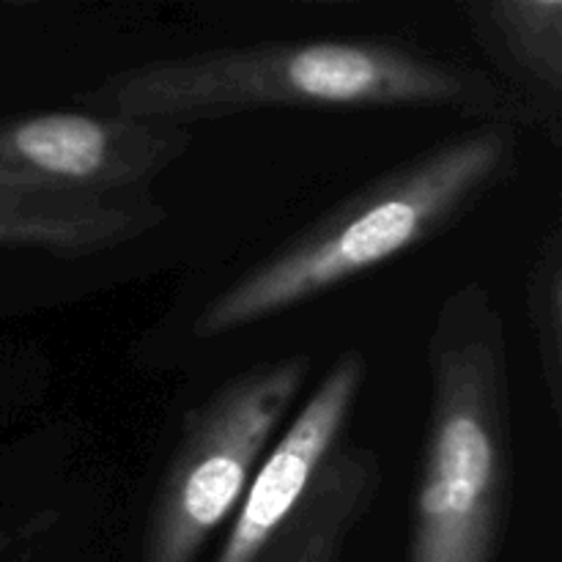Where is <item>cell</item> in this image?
<instances>
[{"label":"cell","mask_w":562,"mask_h":562,"mask_svg":"<svg viewBox=\"0 0 562 562\" xmlns=\"http://www.w3.org/2000/svg\"><path fill=\"white\" fill-rule=\"evenodd\" d=\"M527 322L549 412L562 415V231L552 225L527 272Z\"/></svg>","instance_id":"cell-9"},{"label":"cell","mask_w":562,"mask_h":562,"mask_svg":"<svg viewBox=\"0 0 562 562\" xmlns=\"http://www.w3.org/2000/svg\"><path fill=\"white\" fill-rule=\"evenodd\" d=\"M467 25L483 71L525 110L530 130L560 146L562 3L560 0H467Z\"/></svg>","instance_id":"cell-7"},{"label":"cell","mask_w":562,"mask_h":562,"mask_svg":"<svg viewBox=\"0 0 562 562\" xmlns=\"http://www.w3.org/2000/svg\"><path fill=\"white\" fill-rule=\"evenodd\" d=\"M521 132L481 121L387 170L231 280L206 302L195 333H239L437 239L508 184Z\"/></svg>","instance_id":"cell-2"},{"label":"cell","mask_w":562,"mask_h":562,"mask_svg":"<svg viewBox=\"0 0 562 562\" xmlns=\"http://www.w3.org/2000/svg\"><path fill=\"white\" fill-rule=\"evenodd\" d=\"M366 379L362 351L335 357L269 448L214 562L340 560L382 488L376 450L351 434Z\"/></svg>","instance_id":"cell-4"},{"label":"cell","mask_w":562,"mask_h":562,"mask_svg":"<svg viewBox=\"0 0 562 562\" xmlns=\"http://www.w3.org/2000/svg\"><path fill=\"white\" fill-rule=\"evenodd\" d=\"M311 376L302 355L258 362L184 417L143 538V562H195L234 519Z\"/></svg>","instance_id":"cell-5"},{"label":"cell","mask_w":562,"mask_h":562,"mask_svg":"<svg viewBox=\"0 0 562 562\" xmlns=\"http://www.w3.org/2000/svg\"><path fill=\"white\" fill-rule=\"evenodd\" d=\"M192 132L91 110H47L0 121V192L55 198L151 195L190 154Z\"/></svg>","instance_id":"cell-6"},{"label":"cell","mask_w":562,"mask_h":562,"mask_svg":"<svg viewBox=\"0 0 562 562\" xmlns=\"http://www.w3.org/2000/svg\"><path fill=\"white\" fill-rule=\"evenodd\" d=\"M165 209L154 195L55 198L0 192V250L97 256L159 228Z\"/></svg>","instance_id":"cell-8"},{"label":"cell","mask_w":562,"mask_h":562,"mask_svg":"<svg viewBox=\"0 0 562 562\" xmlns=\"http://www.w3.org/2000/svg\"><path fill=\"white\" fill-rule=\"evenodd\" d=\"M77 104L187 130L272 108L439 110L530 130L519 102L483 66L395 36L261 42L146 60L82 88Z\"/></svg>","instance_id":"cell-1"},{"label":"cell","mask_w":562,"mask_h":562,"mask_svg":"<svg viewBox=\"0 0 562 562\" xmlns=\"http://www.w3.org/2000/svg\"><path fill=\"white\" fill-rule=\"evenodd\" d=\"M428 371L409 562H494L514 494V404L505 318L486 285L445 296Z\"/></svg>","instance_id":"cell-3"}]
</instances>
